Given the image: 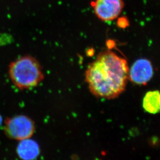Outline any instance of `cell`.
I'll list each match as a JSON object with an SVG mask.
<instances>
[{
	"label": "cell",
	"mask_w": 160,
	"mask_h": 160,
	"mask_svg": "<svg viewBox=\"0 0 160 160\" xmlns=\"http://www.w3.org/2000/svg\"><path fill=\"white\" fill-rule=\"evenodd\" d=\"M129 68L126 59L112 51L99 53L85 72V81L91 93L97 98L112 99L125 90Z\"/></svg>",
	"instance_id": "obj_1"
},
{
	"label": "cell",
	"mask_w": 160,
	"mask_h": 160,
	"mask_svg": "<svg viewBox=\"0 0 160 160\" xmlns=\"http://www.w3.org/2000/svg\"><path fill=\"white\" fill-rule=\"evenodd\" d=\"M9 75L14 85L23 91L38 86L44 78L41 65L34 57L25 55L12 62Z\"/></svg>",
	"instance_id": "obj_2"
},
{
	"label": "cell",
	"mask_w": 160,
	"mask_h": 160,
	"mask_svg": "<svg viewBox=\"0 0 160 160\" xmlns=\"http://www.w3.org/2000/svg\"><path fill=\"white\" fill-rule=\"evenodd\" d=\"M35 129L34 122L25 115L14 116L5 122V134L9 138L15 140L30 139L34 134Z\"/></svg>",
	"instance_id": "obj_3"
},
{
	"label": "cell",
	"mask_w": 160,
	"mask_h": 160,
	"mask_svg": "<svg viewBox=\"0 0 160 160\" xmlns=\"http://www.w3.org/2000/svg\"><path fill=\"white\" fill-rule=\"evenodd\" d=\"M97 18L103 22L117 18L124 6L123 0H95L91 3Z\"/></svg>",
	"instance_id": "obj_4"
},
{
	"label": "cell",
	"mask_w": 160,
	"mask_h": 160,
	"mask_svg": "<svg viewBox=\"0 0 160 160\" xmlns=\"http://www.w3.org/2000/svg\"><path fill=\"white\" fill-rule=\"evenodd\" d=\"M153 76L151 62L147 59L140 58L134 62L129 69L128 80L137 85H146Z\"/></svg>",
	"instance_id": "obj_5"
},
{
	"label": "cell",
	"mask_w": 160,
	"mask_h": 160,
	"mask_svg": "<svg viewBox=\"0 0 160 160\" xmlns=\"http://www.w3.org/2000/svg\"><path fill=\"white\" fill-rule=\"evenodd\" d=\"M142 107L147 112L155 114L160 112V92L158 90L148 91L142 100Z\"/></svg>",
	"instance_id": "obj_6"
},
{
	"label": "cell",
	"mask_w": 160,
	"mask_h": 160,
	"mask_svg": "<svg viewBox=\"0 0 160 160\" xmlns=\"http://www.w3.org/2000/svg\"><path fill=\"white\" fill-rule=\"evenodd\" d=\"M39 147L29 139L21 140L17 148V154L21 159L31 160L37 157L39 154Z\"/></svg>",
	"instance_id": "obj_7"
},
{
	"label": "cell",
	"mask_w": 160,
	"mask_h": 160,
	"mask_svg": "<svg viewBox=\"0 0 160 160\" xmlns=\"http://www.w3.org/2000/svg\"><path fill=\"white\" fill-rule=\"evenodd\" d=\"M2 121H3V119H2V117L0 115V126L1 125L2 123Z\"/></svg>",
	"instance_id": "obj_8"
}]
</instances>
